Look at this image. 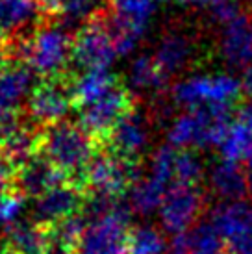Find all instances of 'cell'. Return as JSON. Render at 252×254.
<instances>
[{"mask_svg": "<svg viewBox=\"0 0 252 254\" xmlns=\"http://www.w3.org/2000/svg\"><path fill=\"white\" fill-rule=\"evenodd\" d=\"M176 156L178 150H175L173 145H163L152 154L150 160V175L154 180L161 182L163 186L171 188L176 182Z\"/></svg>", "mask_w": 252, "mask_h": 254, "instance_id": "f546056e", "label": "cell"}, {"mask_svg": "<svg viewBox=\"0 0 252 254\" xmlns=\"http://www.w3.org/2000/svg\"><path fill=\"white\" fill-rule=\"evenodd\" d=\"M193 56V45L188 37L182 34H165L161 37L160 45L154 52V60L158 62L163 72L171 76L175 72L182 71L184 67L189 64V60Z\"/></svg>", "mask_w": 252, "mask_h": 254, "instance_id": "ffe728a7", "label": "cell"}, {"mask_svg": "<svg viewBox=\"0 0 252 254\" xmlns=\"http://www.w3.org/2000/svg\"><path fill=\"white\" fill-rule=\"evenodd\" d=\"M247 163H249V169H247V180H249V191H251V195H252V158Z\"/></svg>", "mask_w": 252, "mask_h": 254, "instance_id": "60d3db41", "label": "cell"}, {"mask_svg": "<svg viewBox=\"0 0 252 254\" xmlns=\"http://www.w3.org/2000/svg\"><path fill=\"white\" fill-rule=\"evenodd\" d=\"M211 225L224 240L228 254H252V204L224 202L211 213Z\"/></svg>", "mask_w": 252, "mask_h": 254, "instance_id": "8fae6325", "label": "cell"}, {"mask_svg": "<svg viewBox=\"0 0 252 254\" xmlns=\"http://www.w3.org/2000/svg\"><path fill=\"white\" fill-rule=\"evenodd\" d=\"M241 123H245L247 127L252 130V106H247L243 112H241V117H239Z\"/></svg>", "mask_w": 252, "mask_h": 254, "instance_id": "f35d334b", "label": "cell"}, {"mask_svg": "<svg viewBox=\"0 0 252 254\" xmlns=\"http://www.w3.org/2000/svg\"><path fill=\"white\" fill-rule=\"evenodd\" d=\"M200 177H202L200 158L191 150H180L176 156V182L196 186Z\"/></svg>", "mask_w": 252, "mask_h": 254, "instance_id": "1f68e13d", "label": "cell"}, {"mask_svg": "<svg viewBox=\"0 0 252 254\" xmlns=\"http://www.w3.org/2000/svg\"><path fill=\"white\" fill-rule=\"evenodd\" d=\"M98 141L80 123L62 121L43 128L41 152L62 171L67 178H82L91 160Z\"/></svg>", "mask_w": 252, "mask_h": 254, "instance_id": "7a4b0ae2", "label": "cell"}, {"mask_svg": "<svg viewBox=\"0 0 252 254\" xmlns=\"http://www.w3.org/2000/svg\"><path fill=\"white\" fill-rule=\"evenodd\" d=\"M74 104L70 93V80L49 78L35 85L28 99V115L35 125L50 127L65 121Z\"/></svg>", "mask_w": 252, "mask_h": 254, "instance_id": "9c48e42d", "label": "cell"}, {"mask_svg": "<svg viewBox=\"0 0 252 254\" xmlns=\"http://www.w3.org/2000/svg\"><path fill=\"white\" fill-rule=\"evenodd\" d=\"M180 4H186V6H210L211 0H176Z\"/></svg>", "mask_w": 252, "mask_h": 254, "instance_id": "ab89813d", "label": "cell"}, {"mask_svg": "<svg viewBox=\"0 0 252 254\" xmlns=\"http://www.w3.org/2000/svg\"><path fill=\"white\" fill-rule=\"evenodd\" d=\"M132 208L121 200L112 212L91 221L80 238L72 254H126L130 238V217Z\"/></svg>", "mask_w": 252, "mask_h": 254, "instance_id": "277c9868", "label": "cell"}, {"mask_svg": "<svg viewBox=\"0 0 252 254\" xmlns=\"http://www.w3.org/2000/svg\"><path fill=\"white\" fill-rule=\"evenodd\" d=\"M160 0H110L106 26L110 30L117 56L132 54L147 34Z\"/></svg>", "mask_w": 252, "mask_h": 254, "instance_id": "3957f363", "label": "cell"}, {"mask_svg": "<svg viewBox=\"0 0 252 254\" xmlns=\"http://www.w3.org/2000/svg\"><path fill=\"white\" fill-rule=\"evenodd\" d=\"M208 7H210L211 19L223 26L230 24L232 21L243 15L238 0H211Z\"/></svg>", "mask_w": 252, "mask_h": 254, "instance_id": "d6a6232c", "label": "cell"}, {"mask_svg": "<svg viewBox=\"0 0 252 254\" xmlns=\"http://www.w3.org/2000/svg\"><path fill=\"white\" fill-rule=\"evenodd\" d=\"M219 148L228 162H249L252 158V130L241 121L234 123Z\"/></svg>", "mask_w": 252, "mask_h": 254, "instance_id": "484cf974", "label": "cell"}, {"mask_svg": "<svg viewBox=\"0 0 252 254\" xmlns=\"http://www.w3.org/2000/svg\"><path fill=\"white\" fill-rule=\"evenodd\" d=\"M167 254H189L184 234L175 236V240L171 241V245H169V249H167Z\"/></svg>", "mask_w": 252, "mask_h": 254, "instance_id": "e575fe53", "label": "cell"}, {"mask_svg": "<svg viewBox=\"0 0 252 254\" xmlns=\"http://www.w3.org/2000/svg\"><path fill=\"white\" fill-rule=\"evenodd\" d=\"M70 30L62 22H49L35 30L30 37L7 39V65L19 58V64H26L39 76L63 78L69 62H72Z\"/></svg>", "mask_w": 252, "mask_h": 254, "instance_id": "6da1fadb", "label": "cell"}, {"mask_svg": "<svg viewBox=\"0 0 252 254\" xmlns=\"http://www.w3.org/2000/svg\"><path fill=\"white\" fill-rule=\"evenodd\" d=\"M204 208V195L193 184L175 182L165 193L160 208L161 225L167 232L184 234L195 223Z\"/></svg>", "mask_w": 252, "mask_h": 254, "instance_id": "30bf717a", "label": "cell"}, {"mask_svg": "<svg viewBox=\"0 0 252 254\" xmlns=\"http://www.w3.org/2000/svg\"><path fill=\"white\" fill-rule=\"evenodd\" d=\"M89 225V221L85 219V215L82 212L74 213L70 217L63 219L60 223H56L54 226H50V243H56V245H63L67 249L76 247V243L80 241V238L84 236L85 228Z\"/></svg>", "mask_w": 252, "mask_h": 254, "instance_id": "83f0119b", "label": "cell"}, {"mask_svg": "<svg viewBox=\"0 0 252 254\" xmlns=\"http://www.w3.org/2000/svg\"><path fill=\"white\" fill-rule=\"evenodd\" d=\"M241 87H243V93L247 97L252 99V64L249 67H245L243 71V78H241Z\"/></svg>", "mask_w": 252, "mask_h": 254, "instance_id": "d590c367", "label": "cell"}, {"mask_svg": "<svg viewBox=\"0 0 252 254\" xmlns=\"http://www.w3.org/2000/svg\"><path fill=\"white\" fill-rule=\"evenodd\" d=\"M117 50L106 21L98 17L97 21L80 28L72 41V62L82 71L89 69H110Z\"/></svg>", "mask_w": 252, "mask_h": 254, "instance_id": "ba28073f", "label": "cell"}, {"mask_svg": "<svg viewBox=\"0 0 252 254\" xmlns=\"http://www.w3.org/2000/svg\"><path fill=\"white\" fill-rule=\"evenodd\" d=\"M41 134L43 130H35L24 123L17 132L0 141V154L6 156L15 167H21L41 150Z\"/></svg>", "mask_w": 252, "mask_h": 254, "instance_id": "44dd1931", "label": "cell"}, {"mask_svg": "<svg viewBox=\"0 0 252 254\" xmlns=\"http://www.w3.org/2000/svg\"><path fill=\"white\" fill-rule=\"evenodd\" d=\"M189 254H228L226 243L211 223H204L184 232Z\"/></svg>", "mask_w": 252, "mask_h": 254, "instance_id": "4316f807", "label": "cell"}, {"mask_svg": "<svg viewBox=\"0 0 252 254\" xmlns=\"http://www.w3.org/2000/svg\"><path fill=\"white\" fill-rule=\"evenodd\" d=\"M210 184L213 191L221 198H224L226 202L243 200L247 193H251L249 191L247 173L239 167V163L228 162V160H224L223 163H217L213 167Z\"/></svg>", "mask_w": 252, "mask_h": 254, "instance_id": "d6986e66", "label": "cell"}, {"mask_svg": "<svg viewBox=\"0 0 252 254\" xmlns=\"http://www.w3.org/2000/svg\"><path fill=\"white\" fill-rule=\"evenodd\" d=\"M34 71L24 64H9L0 69V112H19L22 102L30 99Z\"/></svg>", "mask_w": 252, "mask_h": 254, "instance_id": "9a60e30c", "label": "cell"}, {"mask_svg": "<svg viewBox=\"0 0 252 254\" xmlns=\"http://www.w3.org/2000/svg\"><path fill=\"white\" fill-rule=\"evenodd\" d=\"M243 93L241 82L230 74H196L173 85L171 97L188 110L204 106H234Z\"/></svg>", "mask_w": 252, "mask_h": 254, "instance_id": "5b68a950", "label": "cell"}, {"mask_svg": "<svg viewBox=\"0 0 252 254\" xmlns=\"http://www.w3.org/2000/svg\"><path fill=\"white\" fill-rule=\"evenodd\" d=\"M139 162L123 158L113 152H102L91 160L85 171L82 186L84 190L97 193H106L113 197H121L126 190H130L139 180Z\"/></svg>", "mask_w": 252, "mask_h": 254, "instance_id": "8992f818", "label": "cell"}, {"mask_svg": "<svg viewBox=\"0 0 252 254\" xmlns=\"http://www.w3.org/2000/svg\"><path fill=\"white\" fill-rule=\"evenodd\" d=\"M167 190V186H163V184L154 180L152 177L145 178V180H137L130 188L128 204H130L133 213L150 215V213H154L156 210L161 208Z\"/></svg>", "mask_w": 252, "mask_h": 254, "instance_id": "603a6c76", "label": "cell"}, {"mask_svg": "<svg viewBox=\"0 0 252 254\" xmlns=\"http://www.w3.org/2000/svg\"><path fill=\"white\" fill-rule=\"evenodd\" d=\"M167 80L154 56H137L130 65V82L137 91H163Z\"/></svg>", "mask_w": 252, "mask_h": 254, "instance_id": "d4e9b609", "label": "cell"}, {"mask_svg": "<svg viewBox=\"0 0 252 254\" xmlns=\"http://www.w3.org/2000/svg\"><path fill=\"white\" fill-rule=\"evenodd\" d=\"M43 254H72V251L63 245H56V243H50L49 247L43 251Z\"/></svg>", "mask_w": 252, "mask_h": 254, "instance_id": "74e56055", "label": "cell"}, {"mask_svg": "<svg viewBox=\"0 0 252 254\" xmlns=\"http://www.w3.org/2000/svg\"><path fill=\"white\" fill-rule=\"evenodd\" d=\"M85 200V193L82 186H72L70 182H63L54 190L47 191L45 195L35 198L34 202V223L41 226H54L63 219L70 217L82 210Z\"/></svg>", "mask_w": 252, "mask_h": 254, "instance_id": "7c38bea8", "label": "cell"}, {"mask_svg": "<svg viewBox=\"0 0 252 254\" xmlns=\"http://www.w3.org/2000/svg\"><path fill=\"white\" fill-rule=\"evenodd\" d=\"M24 210H26V197L17 190L0 197V228L7 230L9 226L21 223Z\"/></svg>", "mask_w": 252, "mask_h": 254, "instance_id": "4dcf8cb0", "label": "cell"}, {"mask_svg": "<svg viewBox=\"0 0 252 254\" xmlns=\"http://www.w3.org/2000/svg\"><path fill=\"white\" fill-rule=\"evenodd\" d=\"M133 110V97L125 85L115 84L102 99L93 104L80 108V125L97 139L102 141L112 132V128Z\"/></svg>", "mask_w": 252, "mask_h": 254, "instance_id": "52a82bcc", "label": "cell"}, {"mask_svg": "<svg viewBox=\"0 0 252 254\" xmlns=\"http://www.w3.org/2000/svg\"><path fill=\"white\" fill-rule=\"evenodd\" d=\"M4 247L11 254H43L50 245V232L47 226L21 221L4 230Z\"/></svg>", "mask_w": 252, "mask_h": 254, "instance_id": "e0dca14e", "label": "cell"}, {"mask_svg": "<svg viewBox=\"0 0 252 254\" xmlns=\"http://www.w3.org/2000/svg\"><path fill=\"white\" fill-rule=\"evenodd\" d=\"M104 11V0H63L60 9V22L67 30H80L97 21Z\"/></svg>", "mask_w": 252, "mask_h": 254, "instance_id": "cb8c5ba5", "label": "cell"}, {"mask_svg": "<svg viewBox=\"0 0 252 254\" xmlns=\"http://www.w3.org/2000/svg\"><path fill=\"white\" fill-rule=\"evenodd\" d=\"M15 165L4 154H0V197L15 190Z\"/></svg>", "mask_w": 252, "mask_h": 254, "instance_id": "836d02e7", "label": "cell"}, {"mask_svg": "<svg viewBox=\"0 0 252 254\" xmlns=\"http://www.w3.org/2000/svg\"><path fill=\"white\" fill-rule=\"evenodd\" d=\"M165 240L154 226H137L128 238V253L126 254H163Z\"/></svg>", "mask_w": 252, "mask_h": 254, "instance_id": "f1b7e54d", "label": "cell"}, {"mask_svg": "<svg viewBox=\"0 0 252 254\" xmlns=\"http://www.w3.org/2000/svg\"><path fill=\"white\" fill-rule=\"evenodd\" d=\"M104 141L108 145V150L113 154L137 160L148 145L147 121L139 112L132 110L112 128V132Z\"/></svg>", "mask_w": 252, "mask_h": 254, "instance_id": "5bb4252c", "label": "cell"}, {"mask_svg": "<svg viewBox=\"0 0 252 254\" xmlns=\"http://www.w3.org/2000/svg\"><path fill=\"white\" fill-rule=\"evenodd\" d=\"M221 54L232 67L245 69L252 64V21L245 13L224 26Z\"/></svg>", "mask_w": 252, "mask_h": 254, "instance_id": "2e32d148", "label": "cell"}, {"mask_svg": "<svg viewBox=\"0 0 252 254\" xmlns=\"http://www.w3.org/2000/svg\"><path fill=\"white\" fill-rule=\"evenodd\" d=\"M63 182H67V177L50 160L39 154L17 167L15 175V190L26 198H39Z\"/></svg>", "mask_w": 252, "mask_h": 254, "instance_id": "4fadbf2b", "label": "cell"}, {"mask_svg": "<svg viewBox=\"0 0 252 254\" xmlns=\"http://www.w3.org/2000/svg\"><path fill=\"white\" fill-rule=\"evenodd\" d=\"M39 13L37 0H0V34H19L34 24Z\"/></svg>", "mask_w": 252, "mask_h": 254, "instance_id": "7402d4cb", "label": "cell"}, {"mask_svg": "<svg viewBox=\"0 0 252 254\" xmlns=\"http://www.w3.org/2000/svg\"><path fill=\"white\" fill-rule=\"evenodd\" d=\"M115 84L119 82L110 72V69H89L70 80V93L74 104L78 108H84L102 99Z\"/></svg>", "mask_w": 252, "mask_h": 254, "instance_id": "ac0fdd59", "label": "cell"}, {"mask_svg": "<svg viewBox=\"0 0 252 254\" xmlns=\"http://www.w3.org/2000/svg\"><path fill=\"white\" fill-rule=\"evenodd\" d=\"M7 65V39L0 34V69Z\"/></svg>", "mask_w": 252, "mask_h": 254, "instance_id": "8d00e7d4", "label": "cell"}]
</instances>
